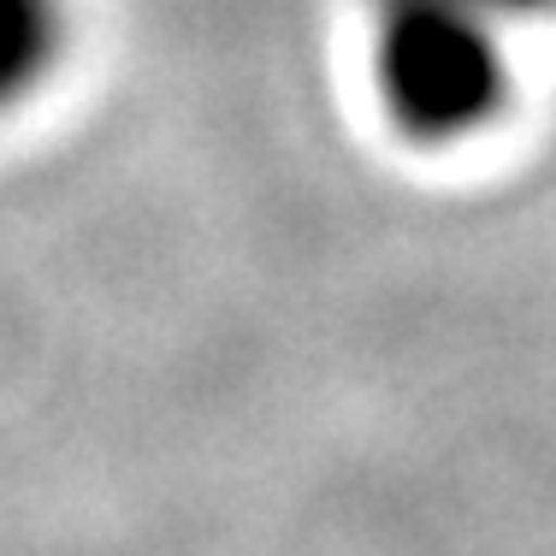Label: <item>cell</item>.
Listing matches in <instances>:
<instances>
[{"label":"cell","instance_id":"1","mask_svg":"<svg viewBox=\"0 0 556 556\" xmlns=\"http://www.w3.org/2000/svg\"><path fill=\"white\" fill-rule=\"evenodd\" d=\"M374 65L408 137L456 142L503 108V42L473 0H379Z\"/></svg>","mask_w":556,"mask_h":556},{"label":"cell","instance_id":"2","mask_svg":"<svg viewBox=\"0 0 556 556\" xmlns=\"http://www.w3.org/2000/svg\"><path fill=\"white\" fill-rule=\"evenodd\" d=\"M60 42V0H0V101L24 96Z\"/></svg>","mask_w":556,"mask_h":556},{"label":"cell","instance_id":"3","mask_svg":"<svg viewBox=\"0 0 556 556\" xmlns=\"http://www.w3.org/2000/svg\"><path fill=\"white\" fill-rule=\"evenodd\" d=\"M473 7H485L492 18H533V12H551L556 0H473Z\"/></svg>","mask_w":556,"mask_h":556}]
</instances>
